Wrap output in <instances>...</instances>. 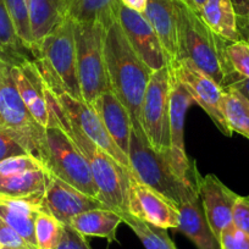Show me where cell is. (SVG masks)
<instances>
[{
  "label": "cell",
  "mask_w": 249,
  "mask_h": 249,
  "mask_svg": "<svg viewBox=\"0 0 249 249\" xmlns=\"http://www.w3.org/2000/svg\"><path fill=\"white\" fill-rule=\"evenodd\" d=\"M70 0H30L31 35L36 47L69 16Z\"/></svg>",
  "instance_id": "7402d4cb"
},
{
  "label": "cell",
  "mask_w": 249,
  "mask_h": 249,
  "mask_svg": "<svg viewBox=\"0 0 249 249\" xmlns=\"http://www.w3.org/2000/svg\"><path fill=\"white\" fill-rule=\"evenodd\" d=\"M71 1H72V0H70V4H71Z\"/></svg>",
  "instance_id": "bcb514c9"
},
{
  "label": "cell",
  "mask_w": 249,
  "mask_h": 249,
  "mask_svg": "<svg viewBox=\"0 0 249 249\" xmlns=\"http://www.w3.org/2000/svg\"><path fill=\"white\" fill-rule=\"evenodd\" d=\"M241 38L249 44V22H237Z\"/></svg>",
  "instance_id": "b9f144b4"
},
{
  "label": "cell",
  "mask_w": 249,
  "mask_h": 249,
  "mask_svg": "<svg viewBox=\"0 0 249 249\" xmlns=\"http://www.w3.org/2000/svg\"><path fill=\"white\" fill-rule=\"evenodd\" d=\"M178 27L179 59H188L224 88L233 70L226 56V40L217 37L200 14L183 0H175ZM178 59V60H179Z\"/></svg>",
  "instance_id": "3957f363"
},
{
  "label": "cell",
  "mask_w": 249,
  "mask_h": 249,
  "mask_svg": "<svg viewBox=\"0 0 249 249\" xmlns=\"http://www.w3.org/2000/svg\"><path fill=\"white\" fill-rule=\"evenodd\" d=\"M65 225L47 212H40L35 222L37 249H57L64 236Z\"/></svg>",
  "instance_id": "f546056e"
},
{
  "label": "cell",
  "mask_w": 249,
  "mask_h": 249,
  "mask_svg": "<svg viewBox=\"0 0 249 249\" xmlns=\"http://www.w3.org/2000/svg\"><path fill=\"white\" fill-rule=\"evenodd\" d=\"M232 222L249 234V197L237 198L232 213Z\"/></svg>",
  "instance_id": "8d00e7d4"
},
{
  "label": "cell",
  "mask_w": 249,
  "mask_h": 249,
  "mask_svg": "<svg viewBox=\"0 0 249 249\" xmlns=\"http://www.w3.org/2000/svg\"><path fill=\"white\" fill-rule=\"evenodd\" d=\"M121 224V214L104 207L76 215L69 225L85 237H99L116 242L117 229Z\"/></svg>",
  "instance_id": "603a6c76"
},
{
  "label": "cell",
  "mask_w": 249,
  "mask_h": 249,
  "mask_svg": "<svg viewBox=\"0 0 249 249\" xmlns=\"http://www.w3.org/2000/svg\"><path fill=\"white\" fill-rule=\"evenodd\" d=\"M121 4L126 8L131 9L133 11H137V13L143 14L147 8L148 0H120Z\"/></svg>",
  "instance_id": "60d3db41"
},
{
  "label": "cell",
  "mask_w": 249,
  "mask_h": 249,
  "mask_svg": "<svg viewBox=\"0 0 249 249\" xmlns=\"http://www.w3.org/2000/svg\"><path fill=\"white\" fill-rule=\"evenodd\" d=\"M0 53H3L11 61H18L22 57L33 59L16 35L4 0H0Z\"/></svg>",
  "instance_id": "f1b7e54d"
},
{
  "label": "cell",
  "mask_w": 249,
  "mask_h": 249,
  "mask_svg": "<svg viewBox=\"0 0 249 249\" xmlns=\"http://www.w3.org/2000/svg\"><path fill=\"white\" fill-rule=\"evenodd\" d=\"M121 216L122 222L135 232L145 249H177L165 229L148 224L130 213H122Z\"/></svg>",
  "instance_id": "83f0119b"
},
{
  "label": "cell",
  "mask_w": 249,
  "mask_h": 249,
  "mask_svg": "<svg viewBox=\"0 0 249 249\" xmlns=\"http://www.w3.org/2000/svg\"><path fill=\"white\" fill-rule=\"evenodd\" d=\"M115 144L124 154H128L133 124L130 112L111 89L105 90L90 104ZM128 157V155H127Z\"/></svg>",
  "instance_id": "ac0fdd59"
},
{
  "label": "cell",
  "mask_w": 249,
  "mask_h": 249,
  "mask_svg": "<svg viewBox=\"0 0 249 249\" xmlns=\"http://www.w3.org/2000/svg\"><path fill=\"white\" fill-rule=\"evenodd\" d=\"M127 212L161 229L178 227V207L164 195L140 181L132 172L128 174Z\"/></svg>",
  "instance_id": "4fadbf2b"
},
{
  "label": "cell",
  "mask_w": 249,
  "mask_h": 249,
  "mask_svg": "<svg viewBox=\"0 0 249 249\" xmlns=\"http://www.w3.org/2000/svg\"><path fill=\"white\" fill-rule=\"evenodd\" d=\"M57 249H93L85 236L78 233L70 225H65L64 236Z\"/></svg>",
  "instance_id": "74e56055"
},
{
  "label": "cell",
  "mask_w": 249,
  "mask_h": 249,
  "mask_svg": "<svg viewBox=\"0 0 249 249\" xmlns=\"http://www.w3.org/2000/svg\"><path fill=\"white\" fill-rule=\"evenodd\" d=\"M198 195L209 226L219 239L222 230L232 222L234 203L239 196L213 174L200 176Z\"/></svg>",
  "instance_id": "2e32d148"
},
{
  "label": "cell",
  "mask_w": 249,
  "mask_h": 249,
  "mask_svg": "<svg viewBox=\"0 0 249 249\" xmlns=\"http://www.w3.org/2000/svg\"><path fill=\"white\" fill-rule=\"evenodd\" d=\"M222 111L232 132L249 140V102L236 89L225 87L222 93Z\"/></svg>",
  "instance_id": "4316f807"
},
{
  "label": "cell",
  "mask_w": 249,
  "mask_h": 249,
  "mask_svg": "<svg viewBox=\"0 0 249 249\" xmlns=\"http://www.w3.org/2000/svg\"><path fill=\"white\" fill-rule=\"evenodd\" d=\"M40 212H44L43 198H32V199L0 198V217L5 220L27 242L31 249H37L35 222Z\"/></svg>",
  "instance_id": "44dd1931"
},
{
  "label": "cell",
  "mask_w": 249,
  "mask_h": 249,
  "mask_svg": "<svg viewBox=\"0 0 249 249\" xmlns=\"http://www.w3.org/2000/svg\"><path fill=\"white\" fill-rule=\"evenodd\" d=\"M208 27L226 42L242 39L231 0H205L199 10Z\"/></svg>",
  "instance_id": "d4e9b609"
},
{
  "label": "cell",
  "mask_w": 249,
  "mask_h": 249,
  "mask_svg": "<svg viewBox=\"0 0 249 249\" xmlns=\"http://www.w3.org/2000/svg\"><path fill=\"white\" fill-rule=\"evenodd\" d=\"M40 57L73 98L83 100L77 73L75 20L70 16L36 47L33 59Z\"/></svg>",
  "instance_id": "30bf717a"
},
{
  "label": "cell",
  "mask_w": 249,
  "mask_h": 249,
  "mask_svg": "<svg viewBox=\"0 0 249 249\" xmlns=\"http://www.w3.org/2000/svg\"><path fill=\"white\" fill-rule=\"evenodd\" d=\"M116 18L131 47L153 72L169 65L161 42L143 14L120 4Z\"/></svg>",
  "instance_id": "5bb4252c"
},
{
  "label": "cell",
  "mask_w": 249,
  "mask_h": 249,
  "mask_svg": "<svg viewBox=\"0 0 249 249\" xmlns=\"http://www.w3.org/2000/svg\"><path fill=\"white\" fill-rule=\"evenodd\" d=\"M0 249H3V244H1V242H0Z\"/></svg>",
  "instance_id": "f6af8a7d"
},
{
  "label": "cell",
  "mask_w": 249,
  "mask_h": 249,
  "mask_svg": "<svg viewBox=\"0 0 249 249\" xmlns=\"http://www.w3.org/2000/svg\"><path fill=\"white\" fill-rule=\"evenodd\" d=\"M183 1L186 4H188L191 8H193L195 10H197L198 13H199L200 8H202V5L204 4L205 0H183Z\"/></svg>",
  "instance_id": "7bdbcfd3"
},
{
  "label": "cell",
  "mask_w": 249,
  "mask_h": 249,
  "mask_svg": "<svg viewBox=\"0 0 249 249\" xmlns=\"http://www.w3.org/2000/svg\"><path fill=\"white\" fill-rule=\"evenodd\" d=\"M237 22H249V0H231Z\"/></svg>",
  "instance_id": "ab89813d"
},
{
  "label": "cell",
  "mask_w": 249,
  "mask_h": 249,
  "mask_svg": "<svg viewBox=\"0 0 249 249\" xmlns=\"http://www.w3.org/2000/svg\"><path fill=\"white\" fill-rule=\"evenodd\" d=\"M171 90H170V161L182 178L198 182L202 175L196 166L195 160L191 161L184 145V121L193 99L181 81L170 68Z\"/></svg>",
  "instance_id": "7c38bea8"
},
{
  "label": "cell",
  "mask_w": 249,
  "mask_h": 249,
  "mask_svg": "<svg viewBox=\"0 0 249 249\" xmlns=\"http://www.w3.org/2000/svg\"><path fill=\"white\" fill-rule=\"evenodd\" d=\"M127 155L131 172L143 183L171 199L177 207L190 196L198 193L199 179L198 182H191L182 178L167 157L155 152L143 132L135 128L131 135Z\"/></svg>",
  "instance_id": "277c9868"
},
{
  "label": "cell",
  "mask_w": 249,
  "mask_h": 249,
  "mask_svg": "<svg viewBox=\"0 0 249 249\" xmlns=\"http://www.w3.org/2000/svg\"><path fill=\"white\" fill-rule=\"evenodd\" d=\"M225 87L233 88L237 92L241 93V94L249 102V78L242 77L238 73L233 72L227 77L224 88Z\"/></svg>",
  "instance_id": "f35d334b"
},
{
  "label": "cell",
  "mask_w": 249,
  "mask_h": 249,
  "mask_svg": "<svg viewBox=\"0 0 249 249\" xmlns=\"http://www.w3.org/2000/svg\"><path fill=\"white\" fill-rule=\"evenodd\" d=\"M0 126L8 130L26 152L44 164L45 128L28 111L11 73V61L0 53Z\"/></svg>",
  "instance_id": "5b68a950"
},
{
  "label": "cell",
  "mask_w": 249,
  "mask_h": 249,
  "mask_svg": "<svg viewBox=\"0 0 249 249\" xmlns=\"http://www.w3.org/2000/svg\"><path fill=\"white\" fill-rule=\"evenodd\" d=\"M23 154H28L25 148L8 130L0 126V161Z\"/></svg>",
  "instance_id": "e575fe53"
},
{
  "label": "cell",
  "mask_w": 249,
  "mask_h": 249,
  "mask_svg": "<svg viewBox=\"0 0 249 249\" xmlns=\"http://www.w3.org/2000/svg\"><path fill=\"white\" fill-rule=\"evenodd\" d=\"M104 56L110 89L130 112L133 128L143 132L141 111L153 71L131 47L116 16L105 26Z\"/></svg>",
  "instance_id": "6da1fadb"
},
{
  "label": "cell",
  "mask_w": 249,
  "mask_h": 249,
  "mask_svg": "<svg viewBox=\"0 0 249 249\" xmlns=\"http://www.w3.org/2000/svg\"><path fill=\"white\" fill-rule=\"evenodd\" d=\"M143 15L159 37L169 65L178 61V27L175 0H148Z\"/></svg>",
  "instance_id": "d6986e66"
},
{
  "label": "cell",
  "mask_w": 249,
  "mask_h": 249,
  "mask_svg": "<svg viewBox=\"0 0 249 249\" xmlns=\"http://www.w3.org/2000/svg\"><path fill=\"white\" fill-rule=\"evenodd\" d=\"M4 1L16 35L33 57V39L31 35L30 10H28L30 0H4Z\"/></svg>",
  "instance_id": "4dcf8cb0"
},
{
  "label": "cell",
  "mask_w": 249,
  "mask_h": 249,
  "mask_svg": "<svg viewBox=\"0 0 249 249\" xmlns=\"http://www.w3.org/2000/svg\"><path fill=\"white\" fill-rule=\"evenodd\" d=\"M3 249H16V248H8V247H3Z\"/></svg>",
  "instance_id": "ee69618b"
},
{
  "label": "cell",
  "mask_w": 249,
  "mask_h": 249,
  "mask_svg": "<svg viewBox=\"0 0 249 249\" xmlns=\"http://www.w3.org/2000/svg\"><path fill=\"white\" fill-rule=\"evenodd\" d=\"M104 37L105 25L100 21H75L78 81L83 100L89 105L102 93L110 89L105 66Z\"/></svg>",
  "instance_id": "52a82bcc"
},
{
  "label": "cell",
  "mask_w": 249,
  "mask_h": 249,
  "mask_svg": "<svg viewBox=\"0 0 249 249\" xmlns=\"http://www.w3.org/2000/svg\"><path fill=\"white\" fill-rule=\"evenodd\" d=\"M0 242L3 247H8V248L31 249L27 242L1 217H0Z\"/></svg>",
  "instance_id": "d590c367"
},
{
  "label": "cell",
  "mask_w": 249,
  "mask_h": 249,
  "mask_svg": "<svg viewBox=\"0 0 249 249\" xmlns=\"http://www.w3.org/2000/svg\"><path fill=\"white\" fill-rule=\"evenodd\" d=\"M44 167V164L32 155H16L0 161V176H11V175H18L28 171H36Z\"/></svg>",
  "instance_id": "d6a6232c"
},
{
  "label": "cell",
  "mask_w": 249,
  "mask_h": 249,
  "mask_svg": "<svg viewBox=\"0 0 249 249\" xmlns=\"http://www.w3.org/2000/svg\"><path fill=\"white\" fill-rule=\"evenodd\" d=\"M11 73L28 111L45 128L49 121V107L42 75L35 59L22 57L18 61H11Z\"/></svg>",
  "instance_id": "e0dca14e"
},
{
  "label": "cell",
  "mask_w": 249,
  "mask_h": 249,
  "mask_svg": "<svg viewBox=\"0 0 249 249\" xmlns=\"http://www.w3.org/2000/svg\"><path fill=\"white\" fill-rule=\"evenodd\" d=\"M219 243L221 249H249V234L231 222L220 233Z\"/></svg>",
  "instance_id": "836d02e7"
},
{
  "label": "cell",
  "mask_w": 249,
  "mask_h": 249,
  "mask_svg": "<svg viewBox=\"0 0 249 249\" xmlns=\"http://www.w3.org/2000/svg\"><path fill=\"white\" fill-rule=\"evenodd\" d=\"M169 66L188 90L193 102L197 103L207 112L220 132L227 137H231L233 132L230 130L222 111L224 88L188 59L183 57Z\"/></svg>",
  "instance_id": "8fae6325"
},
{
  "label": "cell",
  "mask_w": 249,
  "mask_h": 249,
  "mask_svg": "<svg viewBox=\"0 0 249 249\" xmlns=\"http://www.w3.org/2000/svg\"><path fill=\"white\" fill-rule=\"evenodd\" d=\"M178 230L197 249H221L219 239L209 226L198 193L190 196L179 204Z\"/></svg>",
  "instance_id": "ffe728a7"
},
{
  "label": "cell",
  "mask_w": 249,
  "mask_h": 249,
  "mask_svg": "<svg viewBox=\"0 0 249 249\" xmlns=\"http://www.w3.org/2000/svg\"><path fill=\"white\" fill-rule=\"evenodd\" d=\"M226 56L233 72L249 78V44L246 40L227 43Z\"/></svg>",
  "instance_id": "1f68e13d"
},
{
  "label": "cell",
  "mask_w": 249,
  "mask_h": 249,
  "mask_svg": "<svg viewBox=\"0 0 249 249\" xmlns=\"http://www.w3.org/2000/svg\"><path fill=\"white\" fill-rule=\"evenodd\" d=\"M35 61L37 64L38 69H39L40 75H42L45 89L59 103L60 107L66 112V115L73 122L77 124L78 127L90 140L94 141L107 154L111 155L117 162H120L128 172H131V165L128 157L124 154L121 149L115 144V142L109 136L107 128L103 124L102 120L99 119V116L95 112V110L93 109L92 105L86 103L85 100L73 98L65 88L62 87L60 81L57 80L54 72L50 70L49 66L45 64L44 60H42L40 57H36Z\"/></svg>",
  "instance_id": "ba28073f"
},
{
  "label": "cell",
  "mask_w": 249,
  "mask_h": 249,
  "mask_svg": "<svg viewBox=\"0 0 249 249\" xmlns=\"http://www.w3.org/2000/svg\"><path fill=\"white\" fill-rule=\"evenodd\" d=\"M44 166L57 178L102 202L87 160L50 114L45 127Z\"/></svg>",
  "instance_id": "8992f818"
},
{
  "label": "cell",
  "mask_w": 249,
  "mask_h": 249,
  "mask_svg": "<svg viewBox=\"0 0 249 249\" xmlns=\"http://www.w3.org/2000/svg\"><path fill=\"white\" fill-rule=\"evenodd\" d=\"M170 66L150 76L141 111L143 135L155 152L170 160ZM171 162V161H170Z\"/></svg>",
  "instance_id": "9c48e42d"
},
{
  "label": "cell",
  "mask_w": 249,
  "mask_h": 249,
  "mask_svg": "<svg viewBox=\"0 0 249 249\" xmlns=\"http://www.w3.org/2000/svg\"><path fill=\"white\" fill-rule=\"evenodd\" d=\"M50 172L47 167L11 176H0V198L4 199H32L43 198Z\"/></svg>",
  "instance_id": "cb8c5ba5"
},
{
  "label": "cell",
  "mask_w": 249,
  "mask_h": 249,
  "mask_svg": "<svg viewBox=\"0 0 249 249\" xmlns=\"http://www.w3.org/2000/svg\"><path fill=\"white\" fill-rule=\"evenodd\" d=\"M120 0H72L69 16L76 22L100 21L105 26L116 16Z\"/></svg>",
  "instance_id": "484cf974"
},
{
  "label": "cell",
  "mask_w": 249,
  "mask_h": 249,
  "mask_svg": "<svg viewBox=\"0 0 249 249\" xmlns=\"http://www.w3.org/2000/svg\"><path fill=\"white\" fill-rule=\"evenodd\" d=\"M44 83V82H43ZM45 89V87H44ZM49 114L56 121L70 140L75 143L81 154L87 160L93 178L100 193V199L109 209L122 214L127 212L128 174L120 162L107 154L100 145L90 140L66 115L59 103L45 89Z\"/></svg>",
  "instance_id": "7a4b0ae2"
},
{
  "label": "cell",
  "mask_w": 249,
  "mask_h": 249,
  "mask_svg": "<svg viewBox=\"0 0 249 249\" xmlns=\"http://www.w3.org/2000/svg\"><path fill=\"white\" fill-rule=\"evenodd\" d=\"M104 207L107 205L99 199L89 197L50 174L47 190L43 196V209L64 225L70 224L72 217L81 213Z\"/></svg>",
  "instance_id": "9a60e30c"
}]
</instances>
